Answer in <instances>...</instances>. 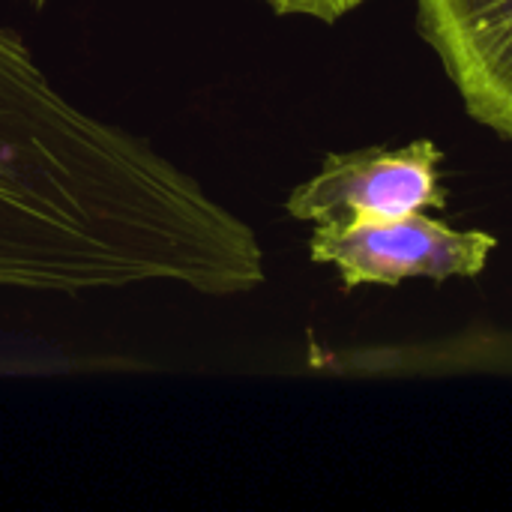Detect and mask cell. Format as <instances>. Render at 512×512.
I'll use <instances>...</instances> for the list:
<instances>
[{
	"instance_id": "cell-1",
	"label": "cell",
	"mask_w": 512,
	"mask_h": 512,
	"mask_svg": "<svg viewBox=\"0 0 512 512\" xmlns=\"http://www.w3.org/2000/svg\"><path fill=\"white\" fill-rule=\"evenodd\" d=\"M498 240L486 231H453L426 210L387 219L318 222L309 255L333 264L345 288L399 285L405 279H456L483 273Z\"/></svg>"
},
{
	"instance_id": "cell-2",
	"label": "cell",
	"mask_w": 512,
	"mask_h": 512,
	"mask_svg": "<svg viewBox=\"0 0 512 512\" xmlns=\"http://www.w3.org/2000/svg\"><path fill=\"white\" fill-rule=\"evenodd\" d=\"M441 150L432 141L330 153L315 177L300 183L285 210L300 222L387 219L417 210H444Z\"/></svg>"
},
{
	"instance_id": "cell-3",
	"label": "cell",
	"mask_w": 512,
	"mask_h": 512,
	"mask_svg": "<svg viewBox=\"0 0 512 512\" xmlns=\"http://www.w3.org/2000/svg\"><path fill=\"white\" fill-rule=\"evenodd\" d=\"M417 24L468 114L512 141V0H417Z\"/></svg>"
},
{
	"instance_id": "cell-4",
	"label": "cell",
	"mask_w": 512,
	"mask_h": 512,
	"mask_svg": "<svg viewBox=\"0 0 512 512\" xmlns=\"http://www.w3.org/2000/svg\"><path fill=\"white\" fill-rule=\"evenodd\" d=\"M276 15H309L318 21H339L342 15L354 12L366 0H267Z\"/></svg>"
},
{
	"instance_id": "cell-5",
	"label": "cell",
	"mask_w": 512,
	"mask_h": 512,
	"mask_svg": "<svg viewBox=\"0 0 512 512\" xmlns=\"http://www.w3.org/2000/svg\"><path fill=\"white\" fill-rule=\"evenodd\" d=\"M27 3H30V6H36V9H39V6H42V3H45V0H27Z\"/></svg>"
}]
</instances>
